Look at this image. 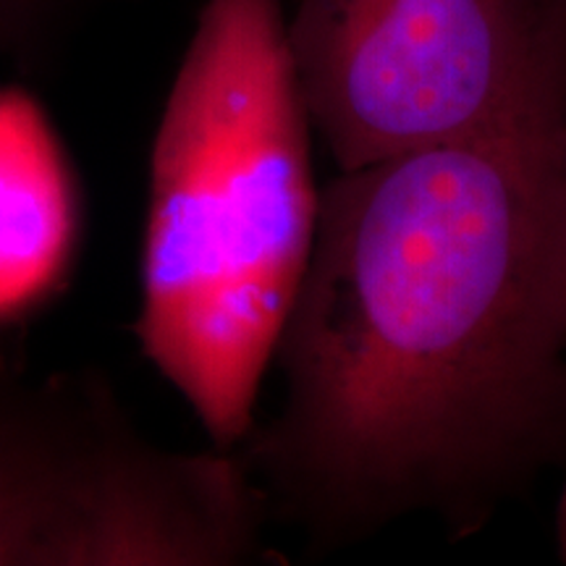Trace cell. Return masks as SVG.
I'll use <instances>...</instances> for the list:
<instances>
[{"label":"cell","mask_w":566,"mask_h":566,"mask_svg":"<svg viewBox=\"0 0 566 566\" xmlns=\"http://www.w3.org/2000/svg\"><path fill=\"white\" fill-rule=\"evenodd\" d=\"M564 124L558 97L321 189L279 412L237 446L310 546L472 535L566 454Z\"/></svg>","instance_id":"1"},{"label":"cell","mask_w":566,"mask_h":566,"mask_svg":"<svg viewBox=\"0 0 566 566\" xmlns=\"http://www.w3.org/2000/svg\"><path fill=\"white\" fill-rule=\"evenodd\" d=\"M281 0H208L150 153L137 338L212 446L258 422L321 189Z\"/></svg>","instance_id":"2"},{"label":"cell","mask_w":566,"mask_h":566,"mask_svg":"<svg viewBox=\"0 0 566 566\" xmlns=\"http://www.w3.org/2000/svg\"><path fill=\"white\" fill-rule=\"evenodd\" d=\"M271 520L239 449H166L101 378L0 349V566L268 562Z\"/></svg>","instance_id":"3"},{"label":"cell","mask_w":566,"mask_h":566,"mask_svg":"<svg viewBox=\"0 0 566 566\" xmlns=\"http://www.w3.org/2000/svg\"><path fill=\"white\" fill-rule=\"evenodd\" d=\"M289 48L336 168L491 132L566 97L546 0H300Z\"/></svg>","instance_id":"4"},{"label":"cell","mask_w":566,"mask_h":566,"mask_svg":"<svg viewBox=\"0 0 566 566\" xmlns=\"http://www.w3.org/2000/svg\"><path fill=\"white\" fill-rule=\"evenodd\" d=\"M80 0H0V53H32Z\"/></svg>","instance_id":"5"},{"label":"cell","mask_w":566,"mask_h":566,"mask_svg":"<svg viewBox=\"0 0 566 566\" xmlns=\"http://www.w3.org/2000/svg\"><path fill=\"white\" fill-rule=\"evenodd\" d=\"M562 218H564V242H566V124H564V139H562ZM558 548L566 556V491L562 504H558V525H556Z\"/></svg>","instance_id":"6"}]
</instances>
